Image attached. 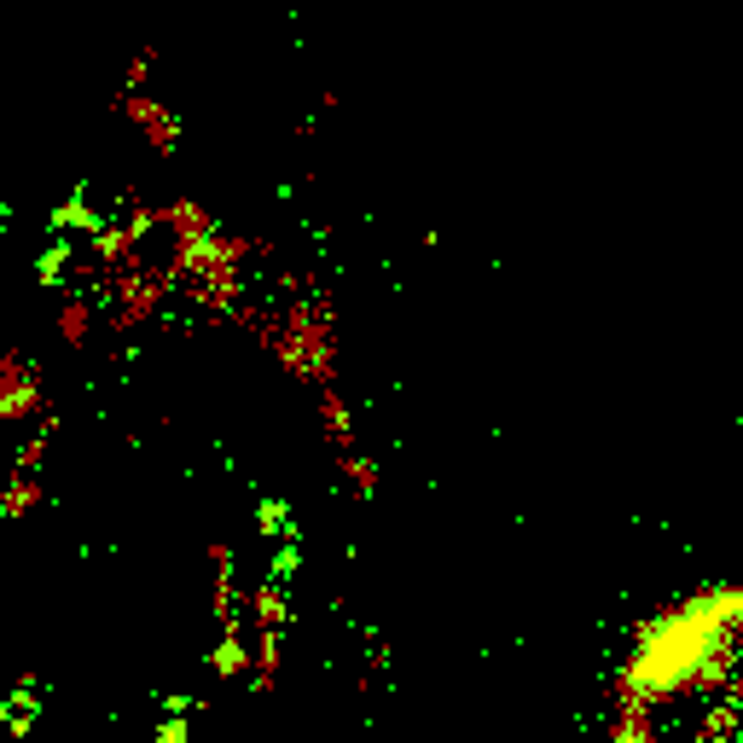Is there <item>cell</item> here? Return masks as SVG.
I'll return each instance as SVG.
<instances>
[{"mask_svg":"<svg viewBox=\"0 0 743 743\" xmlns=\"http://www.w3.org/2000/svg\"><path fill=\"white\" fill-rule=\"evenodd\" d=\"M622 743H743V593L703 599L656 633Z\"/></svg>","mask_w":743,"mask_h":743,"instance_id":"1","label":"cell"}]
</instances>
